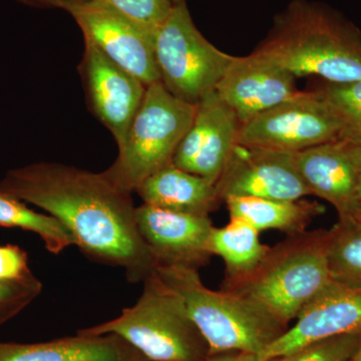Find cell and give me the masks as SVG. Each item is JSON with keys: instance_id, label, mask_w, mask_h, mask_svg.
<instances>
[{"instance_id": "7a4b0ae2", "label": "cell", "mask_w": 361, "mask_h": 361, "mask_svg": "<svg viewBox=\"0 0 361 361\" xmlns=\"http://www.w3.org/2000/svg\"><path fill=\"white\" fill-rule=\"evenodd\" d=\"M295 78L317 75L330 84L361 80V32L329 8L294 0L255 49Z\"/></svg>"}, {"instance_id": "4dcf8cb0", "label": "cell", "mask_w": 361, "mask_h": 361, "mask_svg": "<svg viewBox=\"0 0 361 361\" xmlns=\"http://www.w3.org/2000/svg\"><path fill=\"white\" fill-rule=\"evenodd\" d=\"M350 361H361V344L360 348H358L357 353L353 356V360Z\"/></svg>"}, {"instance_id": "5b68a950", "label": "cell", "mask_w": 361, "mask_h": 361, "mask_svg": "<svg viewBox=\"0 0 361 361\" xmlns=\"http://www.w3.org/2000/svg\"><path fill=\"white\" fill-rule=\"evenodd\" d=\"M134 306L97 326L78 330L85 336L116 334L149 361H198L210 356V348L188 313L179 294L156 270L144 282Z\"/></svg>"}, {"instance_id": "836d02e7", "label": "cell", "mask_w": 361, "mask_h": 361, "mask_svg": "<svg viewBox=\"0 0 361 361\" xmlns=\"http://www.w3.org/2000/svg\"><path fill=\"white\" fill-rule=\"evenodd\" d=\"M360 220H361V218H360Z\"/></svg>"}, {"instance_id": "ffe728a7", "label": "cell", "mask_w": 361, "mask_h": 361, "mask_svg": "<svg viewBox=\"0 0 361 361\" xmlns=\"http://www.w3.org/2000/svg\"><path fill=\"white\" fill-rule=\"evenodd\" d=\"M270 247L261 242L260 232L246 221L230 217L222 228L214 226L209 249L225 264L223 285L231 284L251 274L262 262Z\"/></svg>"}, {"instance_id": "8fae6325", "label": "cell", "mask_w": 361, "mask_h": 361, "mask_svg": "<svg viewBox=\"0 0 361 361\" xmlns=\"http://www.w3.org/2000/svg\"><path fill=\"white\" fill-rule=\"evenodd\" d=\"M78 71L90 110L120 147L144 99L147 85L87 39Z\"/></svg>"}, {"instance_id": "d4e9b609", "label": "cell", "mask_w": 361, "mask_h": 361, "mask_svg": "<svg viewBox=\"0 0 361 361\" xmlns=\"http://www.w3.org/2000/svg\"><path fill=\"white\" fill-rule=\"evenodd\" d=\"M361 344V334H344L304 346L284 361H350Z\"/></svg>"}, {"instance_id": "8992f818", "label": "cell", "mask_w": 361, "mask_h": 361, "mask_svg": "<svg viewBox=\"0 0 361 361\" xmlns=\"http://www.w3.org/2000/svg\"><path fill=\"white\" fill-rule=\"evenodd\" d=\"M196 110L197 104L180 101L161 82L147 87L115 163L104 175L118 187L135 192L149 176L173 164Z\"/></svg>"}, {"instance_id": "44dd1931", "label": "cell", "mask_w": 361, "mask_h": 361, "mask_svg": "<svg viewBox=\"0 0 361 361\" xmlns=\"http://www.w3.org/2000/svg\"><path fill=\"white\" fill-rule=\"evenodd\" d=\"M0 227L20 228L39 235L45 248L52 254H59L75 246L73 233L56 218L35 212L25 202L0 193Z\"/></svg>"}, {"instance_id": "ba28073f", "label": "cell", "mask_w": 361, "mask_h": 361, "mask_svg": "<svg viewBox=\"0 0 361 361\" xmlns=\"http://www.w3.org/2000/svg\"><path fill=\"white\" fill-rule=\"evenodd\" d=\"M343 125L320 90L299 92L243 123L238 142L246 146L298 153L341 139Z\"/></svg>"}, {"instance_id": "d6986e66", "label": "cell", "mask_w": 361, "mask_h": 361, "mask_svg": "<svg viewBox=\"0 0 361 361\" xmlns=\"http://www.w3.org/2000/svg\"><path fill=\"white\" fill-rule=\"evenodd\" d=\"M231 218H239L259 232L277 230L288 236L302 234L318 216L325 212L324 206L305 198L299 200L231 197L224 201Z\"/></svg>"}, {"instance_id": "4316f807", "label": "cell", "mask_w": 361, "mask_h": 361, "mask_svg": "<svg viewBox=\"0 0 361 361\" xmlns=\"http://www.w3.org/2000/svg\"><path fill=\"white\" fill-rule=\"evenodd\" d=\"M27 255L20 247L0 246V279L18 280L32 276Z\"/></svg>"}, {"instance_id": "9a60e30c", "label": "cell", "mask_w": 361, "mask_h": 361, "mask_svg": "<svg viewBox=\"0 0 361 361\" xmlns=\"http://www.w3.org/2000/svg\"><path fill=\"white\" fill-rule=\"evenodd\" d=\"M299 174L311 195L336 209L338 220L357 219L361 144L341 137L295 153Z\"/></svg>"}, {"instance_id": "603a6c76", "label": "cell", "mask_w": 361, "mask_h": 361, "mask_svg": "<svg viewBox=\"0 0 361 361\" xmlns=\"http://www.w3.org/2000/svg\"><path fill=\"white\" fill-rule=\"evenodd\" d=\"M343 125L342 137L361 144V80L349 84H330L320 89Z\"/></svg>"}, {"instance_id": "9c48e42d", "label": "cell", "mask_w": 361, "mask_h": 361, "mask_svg": "<svg viewBox=\"0 0 361 361\" xmlns=\"http://www.w3.org/2000/svg\"><path fill=\"white\" fill-rule=\"evenodd\" d=\"M59 8L65 9L77 21L85 39L142 84L149 87L161 82L153 35L94 0H71L63 2Z\"/></svg>"}, {"instance_id": "52a82bcc", "label": "cell", "mask_w": 361, "mask_h": 361, "mask_svg": "<svg viewBox=\"0 0 361 361\" xmlns=\"http://www.w3.org/2000/svg\"><path fill=\"white\" fill-rule=\"evenodd\" d=\"M154 51L161 84L173 96L192 104L216 90L235 58L199 32L186 2L174 6L159 28Z\"/></svg>"}, {"instance_id": "7402d4cb", "label": "cell", "mask_w": 361, "mask_h": 361, "mask_svg": "<svg viewBox=\"0 0 361 361\" xmlns=\"http://www.w3.org/2000/svg\"><path fill=\"white\" fill-rule=\"evenodd\" d=\"M329 264L332 280L361 287V220H338L329 229Z\"/></svg>"}, {"instance_id": "1f68e13d", "label": "cell", "mask_w": 361, "mask_h": 361, "mask_svg": "<svg viewBox=\"0 0 361 361\" xmlns=\"http://www.w3.org/2000/svg\"><path fill=\"white\" fill-rule=\"evenodd\" d=\"M171 1L173 2L174 6H178V4H184V2H186V0H171Z\"/></svg>"}, {"instance_id": "f1b7e54d", "label": "cell", "mask_w": 361, "mask_h": 361, "mask_svg": "<svg viewBox=\"0 0 361 361\" xmlns=\"http://www.w3.org/2000/svg\"><path fill=\"white\" fill-rule=\"evenodd\" d=\"M25 6L37 7V8H59L63 0H18Z\"/></svg>"}, {"instance_id": "4fadbf2b", "label": "cell", "mask_w": 361, "mask_h": 361, "mask_svg": "<svg viewBox=\"0 0 361 361\" xmlns=\"http://www.w3.org/2000/svg\"><path fill=\"white\" fill-rule=\"evenodd\" d=\"M257 361L284 357L304 346L344 334H361V287L334 282L313 299Z\"/></svg>"}, {"instance_id": "83f0119b", "label": "cell", "mask_w": 361, "mask_h": 361, "mask_svg": "<svg viewBox=\"0 0 361 361\" xmlns=\"http://www.w3.org/2000/svg\"><path fill=\"white\" fill-rule=\"evenodd\" d=\"M198 361H257L256 355L243 353H227L210 355Z\"/></svg>"}, {"instance_id": "e0dca14e", "label": "cell", "mask_w": 361, "mask_h": 361, "mask_svg": "<svg viewBox=\"0 0 361 361\" xmlns=\"http://www.w3.org/2000/svg\"><path fill=\"white\" fill-rule=\"evenodd\" d=\"M0 361H149L116 334L73 337L42 343L0 342Z\"/></svg>"}, {"instance_id": "484cf974", "label": "cell", "mask_w": 361, "mask_h": 361, "mask_svg": "<svg viewBox=\"0 0 361 361\" xmlns=\"http://www.w3.org/2000/svg\"><path fill=\"white\" fill-rule=\"evenodd\" d=\"M42 290V285L35 275L18 280L0 279V325L27 307Z\"/></svg>"}, {"instance_id": "2e32d148", "label": "cell", "mask_w": 361, "mask_h": 361, "mask_svg": "<svg viewBox=\"0 0 361 361\" xmlns=\"http://www.w3.org/2000/svg\"><path fill=\"white\" fill-rule=\"evenodd\" d=\"M295 77L255 51L235 56L216 92L238 116L242 125L254 116L296 96Z\"/></svg>"}, {"instance_id": "f546056e", "label": "cell", "mask_w": 361, "mask_h": 361, "mask_svg": "<svg viewBox=\"0 0 361 361\" xmlns=\"http://www.w3.org/2000/svg\"><path fill=\"white\" fill-rule=\"evenodd\" d=\"M356 201H357V219L361 218V175L360 182H358L357 187V196H356Z\"/></svg>"}, {"instance_id": "5bb4252c", "label": "cell", "mask_w": 361, "mask_h": 361, "mask_svg": "<svg viewBox=\"0 0 361 361\" xmlns=\"http://www.w3.org/2000/svg\"><path fill=\"white\" fill-rule=\"evenodd\" d=\"M135 220L142 240L158 266L193 268L209 264L214 228L209 216L164 210L142 205L135 208Z\"/></svg>"}, {"instance_id": "d6a6232c", "label": "cell", "mask_w": 361, "mask_h": 361, "mask_svg": "<svg viewBox=\"0 0 361 361\" xmlns=\"http://www.w3.org/2000/svg\"><path fill=\"white\" fill-rule=\"evenodd\" d=\"M267 361H284V357L274 358V360H270Z\"/></svg>"}, {"instance_id": "ac0fdd59", "label": "cell", "mask_w": 361, "mask_h": 361, "mask_svg": "<svg viewBox=\"0 0 361 361\" xmlns=\"http://www.w3.org/2000/svg\"><path fill=\"white\" fill-rule=\"evenodd\" d=\"M146 205L174 212L209 216L219 207L216 182L170 164L135 190Z\"/></svg>"}, {"instance_id": "3957f363", "label": "cell", "mask_w": 361, "mask_h": 361, "mask_svg": "<svg viewBox=\"0 0 361 361\" xmlns=\"http://www.w3.org/2000/svg\"><path fill=\"white\" fill-rule=\"evenodd\" d=\"M332 283L329 230L318 229L288 236L270 247L251 274L222 289L248 299L289 326Z\"/></svg>"}, {"instance_id": "30bf717a", "label": "cell", "mask_w": 361, "mask_h": 361, "mask_svg": "<svg viewBox=\"0 0 361 361\" xmlns=\"http://www.w3.org/2000/svg\"><path fill=\"white\" fill-rule=\"evenodd\" d=\"M221 201L231 197L299 200L310 196L295 153L238 144L216 183Z\"/></svg>"}, {"instance_id": "7c38bea8", "label": "cell", "mask_w": 361, "mask_h": 361, "mask_svg": "<svg viewBox=\"0 0 361 361\" xmlns=\"http://www.w3.org/2000/svg\"><path fill=\"white\" fill-rule=\"evenodd\" d=\"M242 123L216 90L197 104L193 122L180 141L173 165L217 183L233 149Z\"/></svg>"}, {"instance_id": "6da1fadb", "label": "cell", "mask_w": 361, "mask_h": 361, "mask_svg": "<svg viewBox=\"0 0 361 361\" xmlns=\"http://www.w3.org/2000/svg\"><path fill=\"white\" fill-rule=\"evenodd\" d=\"M0 193L32 204L70 229L90 260L123 268L128 281L144 282L156 262L142 240L132 192L92 173L59 163L32 164L8 171Z\"/></svg>"}, {"instance_id": "cb8c5ba5", "label": "cell", "mask_w": 361, "mask_h": 361, "mask_svg": "<svg viewBox=\"0 0 361 361\" xmlns=\"http://www.w3.org/2000/svg\"><path fill=\"white\" fill-rule=\"evenodd\" d=\"M71 0H63L59 4ZM122 14L155 37L170 16L174 4L171 0H94Z\"/></svg>"}, {"instance_id": "277c9868", "label": "cell", "mask_w": 361, "mask_h": 361, "mask_svg": "<svg viewBox=\"0 0 361 361\" xmlns=\"http://www.w3.org/2000/svg\"><path fill=\"white\" fill-rule=\"evenodd\" d=\"M156 272L184 301L208 343L210 355L243 353L257 356L289 327L238 294L208 288L199 270L158 266Z\"/></svg>"}]
</instances>
